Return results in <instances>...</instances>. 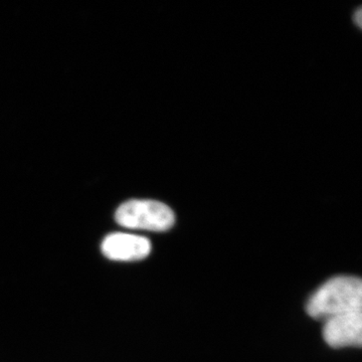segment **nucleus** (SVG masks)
Here are the masks:
<instances>
[{
	"instance_id": "nucleus-1",
	"label": "nucleus",
	"mask_w": 362,
	"mask_h": 362,
	"mask_svg": "<svg viewBox=\"0 0 362 362\" xmlns=\"http://www.w3.org/2000/svg\"><path fill=\"white\" fill-rule=\"evenodd\" d=\"M362 309V282L351 276H339L328 280L309 298L308 315L316 320Z\"/></svg>"
},
{
	"instance_id": "nucleus-2",
	"label": "nucleus",
	"mask_w": 362,
	"mask_h": 362,
	"mask_svg": "<svg viewBox=\"0 0 362 362\" xmlns=\"http://www.w3.org/2000/svg\"><path fill=\"white\" fill-rule=\"evenodd\" d=\"M118 225L132 230L166 232L175 223L173 209L160 202L151 199H130L117 209Z\"/></svg>"
},
{
	"instance_id": "nucleus-3",
	"label": "nucleus",
	"mask_w": 362,
	"mask_h": 362,
	"mask_svg": "<svg viewBox=\"0 0 362 362\" xmlns=\"http://www.w3.org/2000/svg\"><path fill=\"white\" fill-rule=\"evenodd\" d=\"M323 338L333 349L356 346L362 342V309L331 317L324 322Z\"/></svg>"
},
{
	"instance_id": "nucleus-4",
	"label": "nucleus",
	"mask_w": 362,
	"mask_h": 362,
	"mask_svg": "<svg viewBox=\"0 0 362 362\" xmlns=\"http://www.w3.org/2000/svg\"><path fill=\"white\" fill-rule=\"evenodd\" d=\"M101 250L112 261L135 262L149 256L151 243L141 235L114 233L105 238Z\"/></svg>"
},
{
	"instance_id": "nucleus-5",
	"label": "nucleus",
	"mask_w": 362,
	"mask_h": 362,
	"mask_svg": "<svg viewBox=\"0 0 362 362\" xmlns=\"http://www.w3.org/2000/svg\"><path fill=\"white\" fill-rule=\"evenodd\" d=\"M354 23H356V25L358 26L359 28H361L362 26V11L361 7L356 11L354 13Z\"/></svg>"
}]
</instances>
